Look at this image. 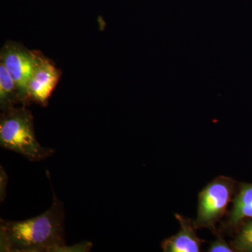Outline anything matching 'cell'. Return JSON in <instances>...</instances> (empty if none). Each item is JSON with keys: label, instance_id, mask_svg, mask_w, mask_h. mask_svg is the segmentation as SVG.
Returning a JSON list of instances; mask_svg holds the SVG:
<instances>
[{"label": "cell", "instance_id": "9c48e42d", "mask_svg": "<svg viewBox=\"0 0 252 252\" xmlns=\"http://www.w3.org/2000/svg\"><path fill=\"white\" fill-rule=\"evenodd\" d=\"M232 245L235 251L252 252V220L244 225Z\"/></svg>", "mask_w": 252, "mask_h": 252}, {"label": "cell", "instance_id": "ba28073f", "mask_svg": "<svg viewBox=\"0 0 252 252\" xmlns=\"http://www.w3.org/2000/svg\"><path fill=\"white\" fill-rule=\"evenodd\" d=\"M245 218H252V185H243L235 198L229 223L237 225Z\"/></svg>", "mask_w": 252, "mask_h": 252}, {"label": "cell", "instance_id": "8992f818", "mask_svg": "<svg viewBox=\"0 0 252 252\" xmlns=\"http://www.w3.org/2000/svg\"><path fill=\"white\" fill-rule=\"evenodd\" d=\"M180 222L181 228L178 233L165 239L161 244L162 251L165 252H199L201 250L203 240L195 233V226L190 220L180 215H175Z\"/></svg>", "mask_w": 252, "mask_h": 252}, {"label": "cell", "instance_id": "5b68a950", "mask_svg": "<svg viewBox=\"0 0 252 252\" xmlns=\"http://www.w3.org/2000/svg\"><path fill=\"white\" fill-rule=\"evenodd\" d=\"M60 72L54 64L40 53L36 51L35 65L28 83L30 100L46 105L59 82Z\"/></svg>", "mask_w": 252, "mask_h": 252}, {"label": "cell", "instance_id": "6da1fadb", "mask_svg": "<svg viewBox=\"0 0 252 252\" xmlns=\"http://www.w3.org/2000/svg\"><path fill=\"white\" fill-rule=\"evenodd\" d=\"M64 211L54 194L49 210L19 221L1 220L0 250L9 252H86L91 243L68 247L64 240Z\"/></svg>", "mask_w": 252, "mask_h": 252}, {"label": "cell", "instance_id": "7a4b0ae2", "mask_svg": "<svg viewBox=\"0 0 252 252\" xmlns=\"http://www.w3.org/2000/svg\"><path fill=\"white\" fill-rule=\"evenodd\" d=\"M0 144L32 161L45 160L54 153L53 149L41 147L36 140L32 115L26 105L3 111L0 119Z\"/></svg>", "mask_w": 252, "mask_h": 252}, {"label": "cell", "instance_id": "52a82bcc", "mask_svg": "<svg viewBox=\"0 0 252 252\" xmlns=\"http://www.w3.org/2000/svg\"><path fill=\"white\" fill-rule=\"evenodd\" d=\"M22 103L16 83L4 63L0 61V107L2 111L16 107ZM24 105V104H23Z\"/></svg>", "mask_w": 252, "mask_h": 252}, {"label": "cell", "instance_id": "30bf717a", "mask_svg": "<svg viewBox=\"0 0 252 252\" xmlns=\"http://www.w3.org/2000/svg\"><path fill=\"white\" fill-rule=\"evenodd\" d=\"M234 251L223 238H220L211 244L208 252H232Z\"/></svg>", "mask_w": 252, "mask_h": 252}, {"label": "cell", "instance_id": "277c9868", "mask_svg": "<svg viewBox=\"0 0 252 252\" xmlns=\"http://www.w3.org/2000/svg\"><path fill=\"white\" fill-rule=\"evenodd\" d=\"M0 61L4 63L17 86L23 104L30 100L28 83L35 65L36 51H29L16 42L8 41L1 51Z\"/></svg>", "mask_w": 252, "mask_h": 252}, {"label": "cell", "instance_id": "3957f363", "mask_svg": "<svg viewBox=\"0 0 252 252\" xmlns=\"http://www.w3.org/2000/svg\"><path fill=\"white\" fill-rule=\"evenodd\" d=\"M234 187L233 179L220 176L199 193L198 215L193 222L195 228L215 229L231 200Z\"/></svg>", "mask_w": 252, "mask_h": 252}]
</instances>
